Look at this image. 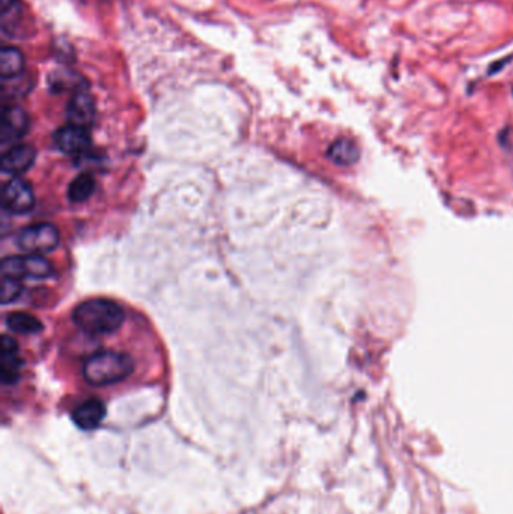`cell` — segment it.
Here are the masks:
<instances>
[{
	"mask_svg": "<svg viewBox=\"0 0 513 514\" xmlns=\"http://www.w3.org/2000/svg\"><path fill=\"white\" fill-rule=\"evenodd\" d=\"M73 321L87 334L104 335L119 330L125 321V313L112 299L92 298L83 301L74 308Z\"/></svg>",
	"mask_w": 513,
	"mask_h": 514,
	"instance_id": "cell-1",
	"label": "cell"
},
{
	"mask_svg": "<svg viewBox=\"0 0 513 514\" xmlns=\"http://www.w3.org/2000/svg\"><path fill=\"white\" fill-rule=\"evenodd\" d=\"M134 371V362L119 352H98L83 364V378L95 387H105L125 380Z\"/></svg>",
	"mask_w": 513,
	"mask_h": 514,
	"instance_id": "cell-2",
	"label": "cell"
},
{
	"mask_svg": "<svg viewBox=\"0 0 513 514\" xmlns=\"http://www.w3.org/2000/svg\"><path fill=\"white\" fill-rule=\"evenodd\" d=\"M60 241L59 230L47 223L32 224L21 229L17 235V247L28 254H47L56 250Z\"/></svg>",
	"mask_w": 513,
	"mask_h": 514,
	"instance_id": "cell-3",
	"label": "cell"
},
{
	"mask_svg": "<svg viewBox=\"0 0 513 514\" xmlns=\"http://www.w3.org/2000/svg\"><path fill=\"white\" fill-rule=\"evenodd\" d=\"M2 277L12 278H49L53 276V265L41 256H10L2 262Z\"/></svg>",
	"mask_w": 513,
	"mask_h": 514,
	"instance_id": "cell-4",
	"label": "cell"
},
{
	"mask_svg": "<svg viewBox=\"0 0 513 514\" xmlns=\"http://www.w3.org/2000/svg\"><path fill=\"white\" fill-rule=\"evenodd\" d=\"M35 205V194L28 181L14 178L5 185L2 194V206L14 215H23L32 211Z\"/></svg>",
	"mask_w": 513,
	"mask_h": 514,
	"instance_id": "cell-5",
	"label": "cell"
},
{
	"mask_svg": "<svg viewBox=\"0 0 513 514\" xmlns=\"http://www.w3.org/2000/svg\"><path fill=\"white\" fill-rule=\"evenodd\" d=\"M67 116L69 123L85 128H89L95 122V101L87 89H80L73 94L67 105Z\"/></svg>",
	"mask_w": 513,
	"mask_h": 514,
	"instance_id": "cell-6",
	"label": "cell"
},
{
	"mask_svg": "<svg viewBox=\"0 0 513 514\" xmlns=\"http://www.w3.org/2000/svg\"><path fill=\"white\" fill-rule=\"evenodd\" d=\"M29 130V116L23 109L10 105L5 107L0 121V140L2 145L20 140Z\"/></svg>",
	"mask_w": 513,
	"mask_h": 514,
	"instance_id": "cell-7",
	"label": "cell"
},
{
	"mask_svg": "<svg viewBox=\"0 0 513 514\" xmlns=\"http://www.w3.org/2000/svg\"><path fill=\"white\" fill-rule=\"evenodd\" d=\"M55 143L65 154H82L91 145L89 128L68 123L56 131Z\"/></svg>",
	"mask_w": 513,
	"mask_h": 514,
	"instance_id": "cell-8",
	"label": "cell"
},
{
	"mask_svg": "<svg viewBox=\"0 0 513 514\" xmlns=\"http://www.w3.org/2000/svg\"><path fill=\"white\" fill-rule=\"evenodd\" d=\"M0 375H2L3 384L11 385L20 376L23 361L19 355V344L10 335H3L2 344H0Z\"/></svg>",
	"mask_w": 513,
	"mask_h": 514,
	"instance_id": "cell-9",
	"label": "cell"
},
{
	"mask_svg": "<svg viewBox=\"0 0 513 514\" xmlns=\"http://www.w3.org/2000/svg\"><path fill=\"white\" fill-rule=\"evenodd\" d=\"M37 150L31 145L11 146L0 159V168L6 175H20L32 167Z\"/></svg>",
	"mask_w": 513,
	"mask_h": 514,
	"instance_id": "cell-10",
	"label": "cell"
},
{
	"mask_svg": "<svg viewBox=\"0 0 513 514\" xmlns=\"http://www.w3.org/2000/svg\"><path fill=\"white\" fill-rule=\"evenodd\" d=\"M105 416V406L98 398H89L76 407L73 420L82 430H94L103 423Z\"/></svg>",
	"mask_w": 513,
	"mask_h": 514,
	"instance_id": "cell-11",
	"label": "cell"
},
{
	"mask_svg": "<svg viewBox=\"0 0 513 514\" xmlns=\"http://www.w3.org/2000/svg\"><path fill=\"white\" fill-rule=\"evenodd\" d=\"M327 157L330 158L331 163L338 166H352L358 161L360 148L352 139L340 137L330 145Z\"/></svg>",
	"mask_w": 513,
	"mask_h": 514,
	"instance_id": "cell-12",
	"label": "cell"
},
{
	"mask_svg": "<svg viewBox=\"0 0 513 514\" xmlns=\"http://www.w3.org/2000/svg\"><path fill=\"white\" fill-rule=\"evenodd\" d=\"M47 82L51 92H65V91H80L85 89L83 78L69 69H55L47 77Z\"/></svg>",
	"mask_w": 513,
	"mask_h": 514,
	"instance_id": "cell-13",
	"label": "cell"
},
{
	"mask_svg": "<svg viewBox=\"0 0 513 514\" xmlns=\"http://www.w3.org/2000/svg\"><path fill=\"white\" fill-rule=\"evenodd\" d=\"M24 55L15 47H3L0 51V76L2 78L17 77L24 73Z\"/></svg>",
	"mask_w": 513,
	"mask_h": 514,
	"instance_id": "cell-14",
	"label": "cell"
},
{
	"mask_svg": "<svg viewBox=\"0 0 513 514\" xmlns=\"http://www.w3.org/2000/svg\"><path fill=\"white\" fill-rule=\"evenodd\" d=\"M6 326L10 328L11 331L17 334H23V335H31V334H37L42 331V324L40 319H37L29 313H23V312H15V313L8 314Z\"/></svg>",
	"mask_w": 513,
	"mask_h": 514,
	"instance_id": "cell-15",
	"label": "cell"
},
{
	"mask_svg": "<svg viewBox=\"0 0 513 514\" xmlns=\"http://www.w3.org/2000/svg\"><path fill=\"white\" fill-rule=\"evenodd\" d=\"M0 21H2V32L8 37H12L17 26L23 15V5L20 0H0Z\"/></svg>",
	"mask_w": 513,
	"mask_h": 514,
	"instance_id": "cell-16",
	"label": "cell"
},
{
	"mask_svg": "<svg viewBox=\"0 0 513 514\" xmlns=\"http://www.w3.org/2000/svg\"><path fill=\"white\" fill-rule=\"evenodd\" d=\"M95 179L92 175L82 173L73 179L68 187V199L74 203H82L89 199L95 191Z\"/></svg>",
	"mask_w": 513,
	"mask_h": 514,
	"instance_id": "cell-17",
	"label": "cell"
},
{
	"mask_svg": "<svg viewBox=\"0 0 513 514\" xmlns=\"http://www.w3.org/2000/svg\"><path fill=\"white\" fill-rule=\"evenodd\" d=\"M21 280L12 277H2V304H11L21 295Z\"/></svg>",
	"mask_w": 513,
	"mask_h": 514,
	"instance_id": "cell-18",
	"label": "cell"
},
{
	"mask_svg": "<svg viewBox=\"0 0 513 514\" xmlns=\"http://www.w3.org/2000/svg\"><path fill=\"white\" fill-rule=\"evenodd\" d=\"M26 85L31 86V80L24 78V73L11 77V78H2V92L5 96H17V95H24L26 94Z\"/></svg>",
	"mask_w": 513,
	"mask_h": 514,
	"instance_id": "cell-19",
	"label": "cell"
},
{
	"mask_svg": "<svg viewBox=\"0 0 513 514\" xmlns=\"http://www.w3.org/2000/svg\"><path fill=\"white\" fill-rule=\"evenodd\" d=\"M510 59H512V56H507V57H504V59H501V60L494 62V64L489 67V73H488V74L492 76V74H495V73H498L500 69H503L504 67H506V65L509 64Z\"/></svg>",
	"mask_w": 513,
	"mask_h": 514,
	"instance_id": "cell-20",
	"label": "cell"
},
{
	"mask_svg": "<svg viewBox=\"0 0 513 514\" xmlns=\"http://www.w3.org/2000/svg\"><path fill=\"white\" fill-rule=\"evenodd\" d=\"M512 94H513V87H512Z\"/></svg>",
	"mask_w": 513,
	"mask_h": 514,
	"instance_id": "cell-21",
	"label": "cell"
}]
</instances>
